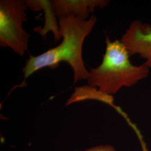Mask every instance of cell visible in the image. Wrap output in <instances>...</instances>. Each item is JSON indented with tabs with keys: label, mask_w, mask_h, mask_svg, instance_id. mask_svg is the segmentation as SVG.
Returning a JSON list of instances; mask_svg holds the SVG:
<instances>
[{
	"label": "cell",
	"mask_w": 151,
	"mask_h": 151,
	"mask_svg": "<svg viewBox=\"0 0 151 151\" xmlns=\"http://www.w3.org/2000/svg\"><path fill=\"white\" fill-rule=\"evenodd\" d=\"M97 22L93 15L87 20H82L73 15L59 19L60 34L62 41L58 46L37 56L30 55L22 69L24 80L16 87L25 86L26 80L35 72L45 67L56 68L60 62L70 65L74 73V82L87 80V70L82 58V48L85 39L91 33Z\"/></svg>",
	"instance_id": "6da1fadb"
},
{
	"label": "cell",
	"mask_w": 151,
	"mask_h": 151,
	"mask_svg": "<svg viewBox=\"0 0 151 151\" xmlns=\"http://www.w3.org/2000/svg\"><path fill=\"white\" fill-rule=\"evenodd\" d=\"M105 54L100 65L89 71L88 84L112 96L123 87H130L146 78L150 68L145 63L135 65L120 40L106 38Z\"/></svg>",
	"instance_id": "7a4b0ae2"
},
{
	"label": "cell",
	"mask_w": 151,
	"mask_h": 151,
	"mask_svg": "<svg viewBox=\"0 0 151 151\" xmlns=\"http://www.w3.org/2000/svg\"><path fill=\"white\" fill-rule=\"evenodd\" d=\"M25 1H0V45L22 57L27 50L29 34L22 27L27 20Z\"/></svg>",
	"instance_id": "3957f363"
},
{
	"label": "cell",
	"mask_w": 151,
	"mask_h": 151,
	"mask_svg": "<svg viewBox=\"0 0 151 151\" xmlns=\"http://www.w3.org/2000/svg\"><path fill=\"white\" fill-rule=\"evenodd\" d=\"M130 56L138 54L151 68V25L140 20L132 22L120 40Z\"/></svg>",
	"instance_id": "277c9868"
},
{
	"label": "cell",
	"mask_w": 151,
	"mask_h": 151,
	"mask_svg": "<svg viewBox=\"0 0 151 151\" xmlns=\"http://www.w3.org/2000/svg\"><path fill=\"white\" fill-rule=\"evenodd\" d=\"M110 3L108 0H52L54 13L59 19L73 15L87 20L89 14L96 8L103 9Z\"/></svg>",
	"instance_id": "5b68a950"
},
{
	"label": "cell",
	"mask_w": 151,
	"mask_h": 151,
	"mask_svg": "<svg viewBox=\"0 0 151 151\" xmlns=\"http://www.w3.org/2000/svg\"><path fill=\"white\" fill-rule=\"evenodd\" d=\"M25 4L31 10L33 11H44L45 23L43 29H34V31L39 32L42 37L46 35V33L51 30L53 32L55 42L60 40L62 38L60 34L59 25L57 24L52 1H42V0H25Z\"/></svg>",
	"instance_id": "8992f818"
},
{
	"label": "cell",
	"mask_w": 151,
	"mask_h": 151,
	"mask_svg": "<svg viewBox=\"0 0 151 151\" xmlns=\"http://www.w3.org/2000/svg\"><path fill=\"white\" fill-rule=\"evenodd\" d=\"M86 100H95L105 103L113 107L119 113L122 114L124 117L125 116V115L122 112L120 108L114 105V100L113 96L104 93L100 91L97 88L90 86L88 85L76 87L73 93L67 100L65 105L67 106L73 103L80 102Z\"/></svg>",
	"instance_id": "52a82bcc"
},
{
	"label": "cell",
	"mask_w": 151,
	"mask_h": 151,
	"mask_svg": "<svg viewBox=\"0 0 151 151\" xmlns=\"http://www.w3.org/2000/svg\"><path fill=\"white\" fill-rule=\"evenodd\" d=\"M85 151H116L111 146H99L87 149Z\"/></svg>",
	"instance_id": "ba28073f"
}]
</instances>
